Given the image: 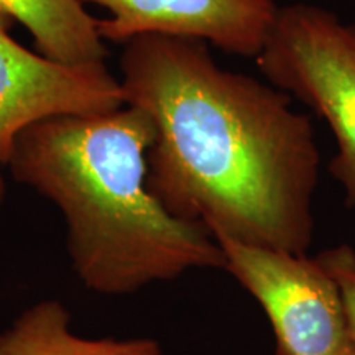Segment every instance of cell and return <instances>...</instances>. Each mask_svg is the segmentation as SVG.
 <instances>
[{"mask_svg":"<svg viewBox=\"0 0 355 355\" xmlns=\"http://www.w3.org/2000/svg\"><path fill=\"white\" fill-rule=\"evenodd\" d=\"M125 105L152 119L146 186L212 237L306 255L319 148L308 115L270 83L224 69L199 40L144 35L121 56Z\"/></svg>","mask_w":355,"mask_h":355,"instance_id":"6da1fadb","label":"cell"},{"mask_svg":"<svg viewBox=\"0 0 355 355\" xmlns=\"http://www.w3.org/2000/svg\"><path fill=\"white\" fill-rule=\"evenodd\" d=\"M152 119L133 105L56 115L20 132L7 166L63 216L66 248L87 291L127 296L193 270H224L198 222L170 214L146 186Z\"/></svg>","mask_w":355,"mask_h":355,"instance_id":"7a4b0ae2","label":"cell"},{"mask_svg":"<svg viewBox=\"0 0 355 355\" xmlns=\"http://www.w3.org/2000/svg\"><path fill=\"white\" fill-rule=\"evenodd\" d=\"M3 198H6V180H3L2 173H0V204H2Z\"/></svg>","mask_w":355,"mask_h":355,"instance_id":"30bf717a","label":"cell"},{"mask_svg":"<svg viewBox=\"0 0 355 355\" xmlns=\"http://www.w3.org/2000/svg\"><path fill=\"white\" fill-rule=\"evenodd\" d=\"M275 355H283L282 352H278V350H277V352H275Z\"/></svg>","mask_w":355,"mask_h":355,"instance_id":"8fae6325","label":"cell"},{"mask_svg":"<svg viewBox=\"0 0 355 355\" xmlns=\"http://www.w3.org/2000/svg\"><path fill=\"white\" fill-rule=\"evenodd\" d=\"M0 17V165L21 130L56 115L105 114L125 105L121 79L105 63L63 64L10 37Z\"/></svg>","mask_w":355,"mask_h":355,"instance_id":"5b68a950","label":"cell"},{"mask_svg":"<svg viewBox=\"0 0 355 355\" xmlns=\"http://www.w3.org/2000/svg\"><path fill=\"white\" fill-rule=\"evenodd\" d=\"M225 266L272 322L283 355H355L340 291L316 259L216 239Z\"/></svg>","mask_w":355,"mask_h":355,"instance_id":"277c9868","label":"cell"},{"mask_svg":"<svg viewBox=\"0 0 355 355\" xmlns=\"http://www.w3.org/2000/svg\"><path fill=\"white\" fill-rule=\"evenodd\" d=\"M255 63L266 83L313 109L334 133L329 170L355 214V25L314 3L282 6Z\"/></svg>","mask_w":355,"mask_h":355,"instance_id":"3957f363","label":"cell"},{"mask_svg":"<svg viewBox=\"0 0 355 355\" xmlns=\"http://www.w3.org/2000/svg\"><path fill=\"white\" fill-rule=\"evenodd\" d=\"M0 17L24 25L40 55L58 63L94 64L107 56L99 19L79 0H0Z\"/></svg>","mask_w":355,"mask_h":355,"instance_id":"ba28073f","label":"cell"},{"mask_svg":"<svg viewBox=\"0 0 355 355\" xmlns=\"http://www.w3.org/2000/svg\"><path fill=\"white\" fill-rule=\"evenodd\" d=\"M63 301L40 300L0 329V355H165L150 337H84Z\"/></svg>","mask_w":355,"mask_h":355,"instance_id":"52a82bcc","label":"cell"},{"mask_svg":"<svg viewBox=\"0 0 355 355\" xmlns=\"http://www.w3.org/2000/svg\"><path fill=\"white\" fill-rule=\"evenodd\" d=\"M316 260L339 288L349 332L355 347V250L343 243V245L326 248L316 257Z\"/></svg>","mask_w":355,"mask_h":355,"instance_id":"9c48e42d","label":"cell"},{"mask_svg":"<svg viewBox=\"0 0 355 355\" xmlns=\"http://www.w3.org/2000/svg\"><path fill=\"white\" fill-rule=\"evenodd\" d=\"M107 10L104 40L125 44L144 35L199 40L222 51L255 58L277 19V0H79Z\"/></svg>","mask_w":355,"mask_h":355,"instance_id":"8992f818","label":"cell"}]
</instances>
